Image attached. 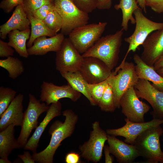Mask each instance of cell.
<instances>
[{
    "mask_svg": "<svg viewBox=\"0 0 163 163\" xmlns=\"http://www.w3.org/2000/svg\"><path fill=\"white\" fill-rule=\"evenodd\" d=\"M62 113L65 117L64 122L56 120L50 128L49 133L51 136L49 145L43 151L32 155L36 162L53 163L54 156L61 142L73 133L78 119V115L70 109L63 111Z\"/></svg>",
    "mask_w": 163,
    "mask_h": 163,
    "instance_id": "6da1fadb",
    "label": "cell"
},
{
    "mask_svg": "<svg viewBox=\"0 0 163 163\" xmlns=\"http://www.w3.org/2000/svg\"><path fill=\"white\" fill-rule=\"evenodd\" d=\"M123 30L122 28L113 34L101 37L91 47L82 54V56L98 58L113 70L118 61Z\"/></svg>",
    "mask_w": 163,
    "mask_h": 163,
    "instance_id": "7a4b0ae2",
    "label": "cell"
},
{
    "mask_svg": "<svg viewBox=\"0 0 163 163\" xmlns=\"http://www.w3.org/2000/svg\"><path fill=\"white\" fill-rule=\"evenodd\" d=\"M161 125L149 128L140 134L134 145L140 156L149 163H163V152L161 149L160 138L163 133Z\"/></svg>",
    "mask_w": 163,
    "mask_h": 163,
    "instance_id": "3957f363",
    "label": "cell"
},
{
    "mask_svg": "<svg viewBox=\"0 0 163 163\" xmlns=\"http://www.w3.org/2000/svg\"><path fill=\"white\" fill-rule=\"evenodd\" d=\"M109 78L108 83L113 91L115 103L117 108H120V101L124 93L137 83L135 65L132 62H122Z\"/></svg>",
    "mask_w": 163,
    "mask_h": 163,
    "instance_id": "277c9868",
    "label": "cell"
},
{
    "mask_svg": "<svg viewBox=\"0 0 163 163\" xmlns=\"http://www.w3.org/2000/svg\"><path fill=\"white\" fill-rule=\"evenodd\" d=\"M107 24L106 22H99L79 26L70 32L68 38L77 50L82 54L101 37Z\"/></svg>",
    "mask_w": 163,
    "mask_h": 163,
    "instance_id": "5b68a950",
    "label": "cell"
},
{
    "mask_svg": "<svg viewBox=\"0 0 163 163\" xmlns=\"http://www.w3.org/2000/svg\"><path fill=\"white\" fill-rule=\"evenodd\" d=\"M55 10L61 17L63 25L61 32L69 35L74 29L87 24L88 14L81 10L72 0H54Z\"/></svg>",
    "mask_w": 163,
    "mask_h": 163,
    "instance_id": "8992f818",
    "label": "cell"
},
{
    "mask_svg": "<svg viewBox=\"0 0 163 163\" xmlns=\"http://www.w3.org/2000/svg\"><path fill=\"white\" fill-rule=\"evenodd\" d=\"M133 14L136 21L134 31L130 36L124 38L129 44L128 48L123 59L126 58L130 52H134L142 45L149 35L154 31L163 29V22L153 21L146 18L140 8L136 10Z\"/></svg>",
    "mask_w": 163,
    "mask_h": 163,
    "instance_id": "52a82bcc",
    "label": "cell"
},
{
    "mask_svg": "<svg viewBox=\"0 0 163 163\" xmlns=\"http://www.w3.org/2000/svg\"><path fill=\"white\" fill-rule=\"evenodd\" d=\"M29 101L27 108L24 112L21 129L17 140L20 148H24L33 130L38 126V120L43 113L47 112L49 106L41 103L33 94L28 95Z\"/></svg>",
    "mask_w": 163,
    "mask_h": 163,
    "instance_id": "ba28073f",
    "label": "cell"
},
{
    "mask_svg": "<svg viewBox=\"0 0 163 163\" xmlns=\"http://www.w3.org/2000/svg\"><path fill=\"white\" fill-rule=\"evenodd\" d=\"M108 134L102 129L98 121L92 124L88 140L79 146L81 156L88 161L94 163L101 159L105 143L107 139Z\"/></svg>",
    "mask_w": 163,
    "mask_h": 163,
    "instance_id": "9c48e42d",
    "label": "cell"
},
{
    "mask_svg": "<svg viewBox=\"0 0 163 163\" xmlns=\"http://www.w3.org/2000/svg\"><path fill=\"white\" fill-rule=\"evenodd\" d=\"M56 53V68L60 73L79 70L84 57L69 38H65L60 49Z\"/></svg>",
    "mask_w": 163,
    "mask_h": 163,
    "instance_id": "30bf717a",
    "label": "cell"
},
{
    "mask_svg": "<svg viewBox=\"0 0 163 163\" xmlns=\"http://www.w3.org/2000/svg\"><path fill=\"white\" fill-rule=\"evenodd\" d=\"M122 112L130 121L145 122L144 116L150 109V107L139 99L134 87L126 91L120 101Z\"/></svg>",
    "mask_w": 163,
    "mask_h": 163,
    "instance_id": "8fae6325",
    "label": "cell"
},
{
    "mask_svg": "<svg viewBox=\"0 0 163 163\" xmlns=\"http://www.w3.org/2000/svg\"><path fill=\"white\" fill-rule=\"evenodd\" d=\"M136 93L139 98L147 101L152 107L154 118H163V92L151 84L149 82L139 78L134 86Z\"/></svg>",
    "mask_w": 163,
    "mask_h": 163,
    "instance_id": "7c38bea8",
    "label": "cell"
},
{
    "mask_svg": "<svg viewBox=\"0 0 163 163\" xmlns=\"http://www.w3.org/2000/svg\"><path fill=\"white\" fill-rule=\"evenodd\" d=\"M125 120L126 124L122 127L115 129H107L106 132L108 135L124 137L125 142L132 145H134L137 137L143 131L163 123V119L155 118L147 122H132L126 118Z\"/></svg>",
    "mask_w": 163,
    "mask_h": 163,
    "instance_id": "4fadbf2b",
    "label": "cell"
},
{
    "mask_svg": "<svg viewBox=\"0 0 163 163\" xmlns=\"http://www.w3.org/2000/svg\"><path fill=\"white\" fill-rule=\"evenodd\" d=\"M87 82L94 84L102 82L111 75L112 70L103 61L93 57L84 58L79 70Z\"/></svg>",
    "mask_w": 163,
    "mask_h": 163,
    "instance_id": "5bb4252c",
    "label": "cell"
},
{
    "mask_svg": "<svg viewBox=\"0 0 163 163\" xmlns=\"http://www.w3.org/2000/svg\"><path fill=\"white\" fill-rule=\"evenodd\" d=\"M81 94L73 89L70 85H56L52 82L43 81L41 86L40 100L48 105L59 101L61 99L67 98L73 102L77 101Z\"/></svg>",
    "mask_w": 163,
    "mask_h": 163,
    "instance_id": "9a60e30c",
    "label": "cell"
},
{
    "mask_svg": "<svg viewBox=\"0 0 163 163\" xmlns=\"http://www.w3.org/2000/svg\"><path fill=\"white\" fill-rule=\"evenodd\" d=\"M142 45L143 50L141 58L146 64L153 67L163 54V29L150 34Z\"/></svg>",
    "mask_w": 163,
    "mask_h": 163,
    "instance_id": "2e32d148",
    "label": "cell"
},
{
    "mask_svg": "<svg viewBox=\"0 0 163 163\" xmlns=\"http://www.w3.org/2000/svg\"><path fill=\"white\" fill-rule=\"evenodd\" d=\"M107 142L110 153L116 158L119 163H132L140 156L135 145L125 143L116 136L108 135Z\"/></svg>",
    "mask_w": 163,
    "mask_h": 163,
    "instance_id": "e0dca14e",
    "label": "cell"
},
{
    "mask_svg": "<svg viewBox=\"0 0 163 163\" xmlns=\"http://www.w3.org/2000/svg\"><path fill=\"white\" fill-rule=\"evenodd\" d=\"M24 99L23 94H18L0 116V131L12 124L15 126H21L24 116Z\"/></svg>",
    "mask_w": 163,
    "mask_h": 163,
    "instance_id": "ac0fdd59",
    "label": "cell"
},
{
    "mask_svg": "<svg viewBox=\"0 0 163 163\" xmlns=\"http://www.w3.org/2000/svg\"><path fill=\"white\" fill-rule=\"evenodd\" d=\"M61 32L52 37L43 36L37 38L33 45L27 48L29 55L42 56L50 52L58 51L65 38Z\"/></svg>",
    "mask_w": 163,
    "mask_h": 163,
    "instance_id": "d6986e66",
    "label": "cell"
},
{
    "mask_svg": "<svg viewBox=\"0 0 163 163\" xmlns=\"http://www.w3.org/2000/svg\"><path fill=\"white\" fill-rule=\"evenodd\" d=\"M62 108V104L59 101L51 104L46 116L35 129L33 134L24 147V149L31 151L33 153L36 152L40 139L46 127L53 118L61 115Z\"/></svg>",
    "mask_w": 163,
    "mask_h": 163,
    "instance_id": "ffe728a7",
    "label": "cell"
},
{
    "mask_svg": "<svg viewBox=\"0 0 163 163\" xmlns=\"http://www.w3.org/2000/svg\"><path fill=\"white\" fill-rule=\"evenodd\" d=\"M30 22L22 4L17 6L9 19L0 26V37L5 39L11 31L23 30L30 28Z\"/></svg>",
    "mask_w": 163,
    "mask_h": 163,
    "instance_id": "44dd1931",
    "label": "cell"
},
{
    "mask_svg": "<svg viewBox=\"0 0 163 163\" xmlns=\"http://www.w3.org/2000/svg\"><path fill=\"white\" fill-rule=\"evenodd\" d=\"M133 59L136 64L135 69L139 79H143L152 82L155 87L163 92V77L153 67L146 64L137 54H134Z\"/></svg>",
    "mask_w": 163,
    "mask_h": 163,
    "instance_id": "7402d4cb",
    "label": "cell"
},
{
    "mask_svg": "<svg viewBox=\"0 0 163 163\" xmlns=\"http://www.w3.org/2000/svg\"><path fill=\"white\" fill-rule=\"evenodd\" d=\"M60 74L62 77L67 81L68 85L87 98L91 105L93 106L97 105L91 96L88 87V83L79 71L73 72L61 73Z\"/></svg>",
    "mask_w": 163,
    "mask_h": 163,
    "instance_id": "603a6c76",
    "label": "cell"
},
{
    "mask_svg": "<svg viewBox=\"0 0 163 163\" xmlns=\"http://www.w3.org/2000/svg\"><path fill=\"white\" fill-rule=\"evenodd\" d=\"M30 28L21 31L16 29L11 31L8 34V44L22 57L27 58L29 56L26 41L30 38Z\"/></svg>",
    "mask_w": 163,
    "mask_h": 163,
    "instance_id": "cb8c5ba5",
    "label": "cell"
},
{
    "mask_svg": "<svg viewBox=\"0 0 163 163\" xmlns=\"http://www.w3.org/2000/svg\"><path fill=\"white\" fill-rule=\"evenodd\" d=\"M15 126L10 125L0 132V157L8 159V156L14 149H20L17 139L14 138Z\"/></svg>",
    "mask_w": 163,
    "mask_h": 163,
    "instance_id": "d4e9b609",
    "label": "cell"
},
{
    "mask_svg": "<svg viewBox=\"0 0 163 163\" xmlns=\"http://www.w3.org/2000/svg\"><path fill=\"white\" fill-rule=\"evenodd\" d=\"M136 0H120L118 4L114 6L116 10H121L122 18L121 26L124 30H127L129 21L132 24H135V19L133 16V13L136 10L140 8Z\"/></svg>",
    "mask_w": 163,
    "mask_h": 163,
    "instance_id": "484cf974",
    "label": "cell"
},
{
    "mask_svg": "<svg viewBox=\"0 0 163 163\" xmlns=\"http://www.w3.org/2000/svg\"><path fill=\"white\" fill-rule=\"evenodd\" d=\"M30 22L31 32L30 38L27 44L28 48L33 44L35 40L37 38L43 36L51 37L57 34L50 29L43 21L38 19L33 16L28 17Z\"/></svg>",
    "mask_w": 163,
    "mask_h": 163,
    "instance_id": "4316f807",
    "label": "cell"
},
{
    "mask_svg": "<svg viewBox=\"0 0 163 163\" xmlns=\"http://www.w3.org/2000/svg\"><path fill=\"white\" fill-rule=\"evenodd\" d=\"M0 66L7 71L9 77L12 79L17 78L24 71V67L22 61L18 58L12 56L0 59Z\"/></svg>",
    "mask_w": 163,
    "mask_h": 163,
    "instance_id": "83f0119b",
    "label": "cell"
},
{
    "mask_svg": "<svg viewBox=\"0 0 163 163\" xmlns=\"http://www.w3.org/2000/svg\"><path fill=\"white\" fill-rule=\"evenodd\" d=\"M97 105L101 111L106 112H113L117 108L113 90L108 83Z\"/></svg>",
    "mask_w": 163,
    "mask_h": 163,
    "instance_id": "f1b7e54d",
    "label": "cell"
},
{
    "mask_svg": "<svg viewBox=\"0 0 163 163\" xmlns=\"http://www.w3.org/2000/svg\"><path fill=\"white\" fill-rule=\"evenodd\" d=\"M16 94L17 92L11 88L0 87V116L14 99Z\"/></svg>",
    "mask_w": 163,
    "mask_h": 163,
    "instance_id": "f546056e",
    "label": "cell"
},
{
    "mask_svg": "<svg viewBox=\"0 0 163 163\" xmlns=\"http://www.w3.org/2000/svg\"><path fill=\"white\" fill-rule=\"evenodd\" d=\"M43 21L50 29L56 34L61 30L63 25L62 18L55 10L50 12Z\"/></svg>",
    "mask_w": 163,
    "mask_h": 163,
    "instance_id": "4dcf8cb0",
    "label": "cell"
},
{
    "mask_svg": "<svg viewBox=\"0 0 163 163\" xmlns=\"http://www.w3.org/2000/svg\"><path fill=\"white\" fill-rule=\"evenodd\" d=\"M54 0H23L22 4L27 17L33 16L35 11L42 6L53 2Z\"/></svg>",
    "mask_w": 163,
    "mask_h": 163,
    "instance_id": "1f68e13d",
    "label": "cell"
},
{
    "mask_svg": "<svg viewBox=\"0 0 163 163\" xmlns=\"http://www.w3.org/2000/svg\"><path fill=\"white\" fill-rule=\"evenodd\" d=\"M109 78L100 82L88 84L90 93L93 99L97 105L108 84Z\"/></svg>",
    "mask_w": 163,
    "mask_h": 163,
    "instance_id": "d6a6232c",
    "label": "cell"
},
{
    "mask_svg": "<svg viewBox=\"0 0 163 163\" xmlns=\"http://www.w3.org/2000/svg\"><path fill=\"white\" fill-rule=\"evenodd\" d=\"M80 9L88 14L97 8L98 0H72Z\"/></svg>",
    "mask_w": 163,
    "mask_h": 163,
    "instance_id": "836d02e7",
    "label": "cell"
},
{
    "mask_svg": "<svg viewBox=\"0 0 163 163\" xmlns=\"http://www.w3.org/2000/svg\"><path fill=\"white\" fill-rule=\"evenodd\" d=\"M54 10V2L45 4L37 9L34 13L33 16L38 19L43 21L49 13Z\"/></svg>",
    "mask_w": 163,
    "mask_h": 163,
    "instance_id": "e575fe53",
    "label": "cell"
},
{
    "mask_svg": "<svg viewBox=\"0 0 163 163\" xmlns=\"http://www.w3.org/2000/svg\"><path fill=\"white\" fill-rule=\"evenodd\" d=\"M23 0H3L0 3V8L5 13L11 11L17 6L22 4Z\"/></svg>",
    "mask_w": 163,
    "mask_h": 163,
    "instance_id": "d590c367",
    "label": "cell"
},
{
    "mask_svg": "<svg viewBox=\"0 0 163 163\" xmlns=\"http://www.w3.org/2000/svg\"><path fill=\"white\" fill-rule=\"evenodd\" d=\"M14 53V50L8 44V42H5L0 39V57L7 58L13 56Z\"/></svg>",
    "mask_w": 163,
    "mask_h": 163,
    "instance_id": "8d00e7d4",
    "label": "cell"
},
{
    "mask_svg": "<svg viewBox=\"0 0 163 163\" xmlns=\"http://www.w3.org/2000/svg\"><path fill=\"white\" fill-rule=\"evenodd\" d=\"M146 6L150 7L154 12L163 13V0H145Z\"/></svg>",
    "mask_w": 163,
    "mask_h": 163,
    "instance_id": "74e56055",
    "label": "cell"
},
{
    "mask_svg": "<svg viewBox=\"0 0 163 163\" xmlns=\"http://www.w3.org/2000/svg\"><path fill=\"white\" fill-rule=\"evenodd\" d=\"M81 156L78 153L71 152L67 153L65 157V161L66 163H80L81 162L80 159Z\"/></svg>",
    "mask_w": 163,
    "mask_h": 163,
    "instance_id": "f35d334b",
    "label": "cell"
},
{
    "mask_svg": "<svg viewBox=\"0 0 163 163\" xmlns=\"http://www.w3.org/2000/svg\"><path fill=\"white\" fill-rule=\"evenodd\" d=\"M18 156L24 163H35V161L31 155L28 151H24L23 154H19Z\"/></svg>",
    "mask_w": 163,
    "mask_h": 163,
    "instance_id": "ab89813d",
    "label": "cell"
},
{
    "mask_svg": "<svg viewBox=\"0 0 163 163\" xmlns=\"http://www.w3.org/2000/svg\"><path fill=\"white\" fill-rule=\"evenodd\" d=\"M112 0H98L97 8L100 10L110 9L112 5ZM119 1L120 0H119Z\"/></svg>",
    "mask_w": 163,
    "mask_h": 163,
    "instance_id": "60d3db41",
    "label": "cell"
},
{
    "mask_svg": "<svg viewBox=\"0 0 163 163\" xmlns=\"http://www.w3.org/2000/svg\"><path fill=\"white\" fill-rule=\"evenodd\" d=\"M104 150L105 156V163H113V159L110 155L111 153L109 151L108 145H104Z\"/></svg>",
    "mask_w": 163,
    "mask_h": 163,
    "instance_id": "b9f144b4",
    "label": "cell"
},
{
    "mask_svg": "<svg viewBox=\"0 0 163 163\" xmlns=\"http://www.w3.org/2000/svg\"><path fill=\"white\" fill-rule=\"evenodd\" d=\"M163 67V54L154 64L153 67L155 70Z\"/></svg>",
    "mask_w": 163,
    "mask_h": 163,
    "instance_id": "7bdbcfd3",
    "label": "cell"
},
{
    "mask_svg": "<svg viewBox=\"0 0 163 163\" xmlns=\"http://www.w3.org/2000/svg\"><path fill=\"white\" fill-rule=\"evenodd\" d=\"M136 1L139 6L142 10H143L145 13H146V5L145 0H137Z\"/></svg>",
    "mask_w": 163,
    "mask_h": 163,
    "instance_id": "ee69618b",
    "label": "cell"
},
{
    "mask_svg": "<svg viewBox=\"0 0 163 163\" xmlns=\"http://www.w3.org/2000/svg\"><path fill=\"white\" fill-rule=\"evenodd\" d=\"M0 163H11V161H9L8 159H5L1 158L0 159Z\"/></svg>",
    "mask_w": 163,
    "mask_h": 163,
    "instance_id": "f6af8a7d",
    "label": "cell"
},
{
    "mask_svg": "<svg viewBox=\"0 0 163 163\" xmlns=\"http://www.w3.org/2000/svg\"><path fill=\"white\" fill-rule=\"evenodd\" d=\"M156 71L160 75L163 77V67L159 69L156 70Z\"/></svg>",
    "mask_w": 163,
    "mask_h": 163,
    "instance_id": "bcb514c9",
    "label": "cell"
},
{
    "mask_svg": "<svg viewBox=\"0 0 163 163\" xmlns=\"http://www.w3.org/2000/svg\"></svg>",
    "mask_w": 163,
    "mask_h": 163,
    "instance_id": "7dc6e473",
    "label": "cell"
}]
</instances>
